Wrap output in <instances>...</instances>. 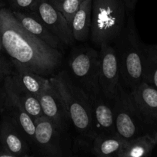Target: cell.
Wrapping results in <instances>:
<instances>
[{"label":"cell","mask_w":157,"mask_h":157,"mask_svg":"<svg viewBox=\"0 0 157 157\" xmlns=\"http://www.w3.org/2000/svg\"><path fill=\"white\" fill-rule=\"evenodd\" d=\"M49 79L62 101L69 122L79 135L78 144L86 145L89 150L97 136L90 98L66 71Z\"/></svg>","instance_id":"obj_2"},{"label":"cell","mask_w":157,"mask_h":157,"mask_svg":"<svg viewBox=\"0 0 157 157\" xmlns=\"http://www.w3.org/2000/svg\"><path fill=\"white\" fill-rule=\"evenodd\" d=\"M99 84L102 95L109 101H113L118 92L120 75L116 54L113 46L104 44L100 46Z\"/></svg>","instance_id":"obj_8"},{"label":"cell","mask_w":157,"mask_h":157,"mask_svg":"<svg viewBox=\"0 0 157 157\" xmlns=\"http://www.w3.org/2000/svg\"><path fill=\"white\" fill-rule=\"evenodd\" d=\"M51 2L62 12L71 25L72 18L81 6L83 0H50Z\"/></svg>","instance_id":"obj_22"},{"label":"cell","mask_w":157,"mask_h":157,"mask_svg":"<svg viewBox=\"0 0 157 157\" xmlns=\"http://www.w3.org/2000/svg\"><path fill=\"white\" fill-rule=\"evenodd\" d=\"M12 72L5 60L0 55V80L5 79L6 77L11 75Z\"/></svg>","instance_id":"obj_24"},{"label":"cell","mask_w":157,"mask_h":157,"mask_svg":"<svg viewBox=\"0 0 157 157\" xmlns=\"http://www.w3.org/2000/svg\"><path fill=\"white\" fill-rule=\"evenodd\" d=\"M156 145L157 141L151 133H144L132 139L126 140L118 157L149 156Z\"/></svg>","instance_id":"obj_17"},{"label":"cell","mask_w":157,"mask_h":157,"mask_svg":"<svg viewBox=\"0 0 157 157\" xmlns=\"http://www.w3.org/2000/svg\"><path fill=\"white\" fill-rule=\"evenodd\" d=\"M69 67L72 79L86 92L92 104L101 94L99 84V52L92 48L75 49L69 58Z\"/></svg>","instance_id":"obj_5"},{"label":"cell","mask_w":157,"mask_h":157,"mask_svg":"<svg viewBox=\"0 0 157 157\" xmlns=\"http://www.w3.org/2000/svg\"><path fill=\"white\" fill-rule=\"evenodd\" d=\"M30 11L36 14L46 27L59 38L64 45H72L75 40L71 27L62 12L50 0H37Z\"/></svg>","instance_id":"obj_10"},{"label":"cell","mask_w":157,"mask_h":157,"mask_svg":"<svg viewBox=\"0 0 157 157\" xmlns=\"http://www.w3.org/2000/svg\"><path fill=\"white\" fill-rule=\"evenodd\" d=\"M12 84L18 102L24 108L26 113L32 118V120L35 121V120L44 116L38 97L33 94H31L26 90L17 87L16 86L14 85L12 81Z\"/></svg>","instance_id":"obj_21"},{"label":"cell","mask_w":157,"mask_h":157,"mask_svg":"<svg viewBox=\"0 0 157 157\" xmlns=\"http://www.w3.org/2000/svg\"><path fill=\"white\" fill-rule=\"evenodd\" d=\"M126 9L123 0H92L89 38L96 47L116 40L124 27Z\"/></svg>","instance_id":"obj_4"},{"label":"cell","mask_w":157,"mask_h":157,"mask_svg":"<svg viewBox=\"0 0 157 157\" xmlns=\"http://www.w3.org/2000/svg\"><path fill=\"white\" fill-rule=\"evenodd\" d=\"M2 49H3V48H2V44L1 38H0V52H1V51H2Z\"/></svg>","instance_id":"obj_29"},{"label":"cell","mask_w":157,"mask_h":157,"mask_svg":"<svg viewBox=\"0 0 157 157\" xmlns=\"http://www.w3.org/2000/svg\"><path fill=\"white\" fill-rule=\"evenodd\" d=\"M11 61L13 71L10 76L14 85L38 97L49 83V78L32 71L15 60Z\"/></svg>","instance_id":"obj_15"},{"label":"cell","mask_w":157,"mask_h":157,"mask_svg":"<svg viewBox=\"0 0 157 157\" xmlns=\"http://www.w3.org/2000/svg\"><path fill=\"white\" fill-rule=\"evenodd\" d=\"M137 1L138 0H123V2L125 3V6H126V8L130 11L133 10Z\"/></svg>","instance_id":"obj_25"},{"label":"cell","mask_w":157,"mask_h":157,"mask_svg":"<svg viewBox=\"0 0 157 157\" xmlns=\"http://www.w3.org/2000/svg\"><path fill=\"white\" fill-rule=\"evenodd\" d=\"M0 157H12L10 154H9L7 152H6L4 150H3L1 144H0Z\"/></svg>","instance_id":"obj_27"},{"label":"cell","mask_w":157,"mask_h":157,"mask_svg":"<svg viewBox=\"0 0 157 157\" xmlns=\"http://www.w3.org/2000/svg\"><path fill=\"white\" fill-rule=\"evenodd\" d=\"M0 38L2 48L11 60H15L32 71L49 76L61 65L60 51L28 32L10 9L0 6Z\"/></svg>","instance_id":"obj_1"},{"label":"cell","mask_w":157,"mask_h":157,"mask_svg":"<svg viewBox=\"0 0 157 157\" xmlns=\"http://www.w3.org/2000/svg\"><path fill=\"white\" fill-rule=\"evenodd\" d=\"M3 90L6 94V102L4 109L6 114L10 117L12 122L18 127L30 145H34L35 132V124L32 118L26 113L16 98L11 76L6 77L4 79Z\"/></svg>","instance_id":"obj_11"},{"label":"cell","mask_w":157,"mask_h":157,"mask_svg":"<svg viewBox=\"0 0 157 157\" xmlns=\"http://www.w3.org/2000/svg\"><path fill=\"white\" fill-rule=\"evenodd\" d=\"M92 0H83L71 22V29L75 41H85L90 34Z\"/></svg>","instance_id":"obj_18"},{"label":"cell","mask_w":157,"mask_h":157,"mask_svg":"<svg viewBox=\"0 0 157 157\" xmlns=\"http://www.w3.org/2000/svg\"><path fill=\"white\" fill-rule=\"evenodd\" d=\"M114 44L120 82L123 87L131 90L142 82L143 59V43L139 37L132 16L129 17Z\"/></svg>","instance_id":"obj_3"},{"label":"cell","mask_w":157,"mask_h":157,"mask_svg":"<svg viewBox=\"0 0 157 157\" xmlns=\"http://www.w3.org/2000/svg\"><path fill=\"white\" fill-rule=\"evenodd\" d=\"M0 144L12 157L31 156L30 144L6 114L0 123Z\"/></svg>","instance_id":"obj_12"},{"label":"cell","mask_w":157,"mask_h":157,"mask_svg":"<svg viewBox=\"0 0 157 157\" xmlns=\"http://www.w3.org/2000/svg\"><path fill=\"white\" fill-rule=\"evenodd\" d=\"M129 90L140 119L152 134L157 130V89L142 81Z\"/></svg>","instance_id":"obj_9"},{"label":"cell","mask_w":157,"mask_h":157,"mask_svg":"<svg viewBox=\"0 0 157 157\" xmlns=\"http://www.w3.org/2000/svg\"><path fill=\"white\" fill-rule=\"evenodd\" d=\"M142 81L157 89V44H143Z\"/></svg>","instance_id":"obj_20"},{"label":"cell","mask_w":157,"mask_h":157,"mask_svg":"<svg viewBox=\"0 0 157 157\" xmlns=\"http://www.w3.org/2000/svg\"><path fill=\"white\" fill-rule=\"evenodd\" d=\"M125 140L118 134H97L91 144L89 152L91 154L99 157H118Z\"/></svg>","instance_id":"obj_19"},{"label":"cell","mask_w":157,"mask_h":157,"mask_svg":"<svg viewBox=\"0 0 157 157\" xmlns=\"http://www.w3.org/2000/svg\"><path fill=\"white\" fill-rule=\"evenodd\" d=\"M5 102H6V94L3 90L2 93H0V109L4 108Z\"/></svg>","instance_id":"obj_26"},{"label":"cell","mask_w":157,"mask_h":157,"mask_svg":"<svg viewBox=\"0 0 157 157\" xmlns=\"http://www.w3.org/2000/svg\"><path fill=\"white\" fill-rule=\"evenodd\" d=\"M44 116L56 124L58 127L67 130L70 124L63 103L50 81L38 96Z\"/></svg>","instance_id":"obj_13"},{"label":"cell","mask_w":157,"mask_h":157,"mask_svg":"<svg viewBox=\"0 0 157 157\" xmlns=\"http://www.w3.org/2000/svg\"><path fill=\"white\" fill-rule=\"evenodd\" d=\"M37 0H9L11 6L15 11H30Z\"/></svg>","instance_id":"obj_23"},{"label":"cell","mask_w":157,"mask_h":157,"mask_svg":"<svg viewBox=\"0 0 157 157\" xmlns=\"http://www.w3.org/2000/svg\"><path fill=\"white\" fill-rule=\"evenodd\" d=\"M152 135L154 136V138H155V140L157 141V130L155 132H154V133H152Z\"/></svg>","instance_id":"obj_28"},{"label":"cell","mask_w":157,"mask_h":157,"mask_svg":"<svg viewBox=\"0 0 157 157\" xmlns=\"http://www.w3.org/2000/svg\"><path fill=\"white\" fill-rule=\"evenodd\" d=\"M34 145L39 155L49 157L72 156L67 130L58 127L46 117L35 120Z\"/></svg>","instance_id":"obj_6"},{"label":"cell","mask_w":157,"mask_h":157,"mask_svg":"<svg viewBox=\"0 0 157 157\" xmlns=\"http://www.w3.org/2000/svg\"><path fill=\"white\" fill-rule=\"evenodd\" d=\"M92 105L94 124L97 134H117L112 101L106 99L100 94Z\"/></svg>","instance_id":"obj_16"},{"label":"cell","mask_w":157,"mask_h":157,"mask_svg":"<svg viewBox=\"0 0 157 157\" xmlns=\"http://www.w3.org/2000/svg\"><path fill=\"white\" fill-rule=\"evenodd\" d=\"M12 11L15 18L28 32L45 41L50 47L60 51L62 46L64 45L59 38L46 27V25L33 12Z\"/></svg>","instance_id":"obj_14"},{"label":"cell","mask_w":157,"mask_h":157,"mask_svg":"<svg viewBox=\"0 0 157 157\" xmlns=\"http://www.w3.org/2000/svg\"><path fill=\"white\" fill-rule=\"evenodd\" d=\"M116 133L124 140L148 133L134 105L130 92L119 84L118 92L112 101Z\"/></svg>","instance_id":"obj_7"}]
</instances>
